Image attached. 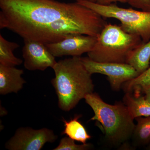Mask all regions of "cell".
<instances>
[{"label":"cell","instance_id":"cell-7","mask_svg":"<svg viewBox=\"0 0 150 150\" xmlns=\"http://www.w3.org/2000/svg\"><path fill=\"white\" fill-rule=\"evenodd\" d=\"M57 138L54 131L47 128L21 127L6 143L5 147L9 150H40L46 143H54Z\"/></svg>","mask_w":150,"mask_h":150},{"label":"cell","instance_id":"cell-6","mask_svg":"<svg viewBox=\"0 0 150 150\" xmlns=\"http://www.w3.org/2000/svg\"><path fill=\"white\" fill-rule=\"evenodd\" d=\"M82 62L91 74H100L108 78L112 90L118 91L122 85L139 76L137 71L127 63L98 62L88 57H81Z\"/></svg>","mask_w":150,"mask_h":150},{"label":"cell","instance_id":"cell-12","mask_svg":"<svg viewBox=\"0 0 150 150\" xmlns=\"http://www.w3.org/2000/svg\"><path fill=\"white\" fill-rule=\"evenodd\" d=\"M150 62V40L134 49L126 63L132 66L139 75L149 67Z\"/></svg>","mask_w":150,"mask_h":150},{"label":"cell","instance_id":"cell-16","mask_svg":"<svg viewBox=\"0 0 150 150\" xmlns=\"http://www.w3.org/2000/svg\"><path fill=\"white\" fill-rule=\"evenodd\" d=\"M123 85L126 92L133 91L135 96H141L143 90L150 86V67L137 77L125 83Z\"/></svg>","mask_w":150,"mask_h":150},{"label":"cell","instance_id":"cell-5","mask_svg":"<svg viewBox=\"0 0 150 150\" xmlns=\"http://www.w3.org/2000/svg\"><path fill=\"white\" fill-rule=\"evenodd\" d=\"M76 2L94 11L104 18L118 20L124 31L139 35L144 43L150 40V11L123 8L113 3L101 5L86 0H77Z\"/></svg>","mask_w":150,"mask_h":150},{"label":"cell","instance_id":"cell-13","mask_svg":"<svg viewBox=\"0 0 150 150\" xmlns=\"http://www.w3.org/2000/svg\"><path fill=\"white\" fill-rule=\"evenodd\" d=\"M81 115L75 116L74 118L67 121L63 118L64 123V129L62 131V135H67L71 139L82 144H86L87 141L91 138L88 133L83 125L79 121Z\"/></svg>","mask_w":150,"mask_h":150},{"label":"cell","instance_id":"cell-8","mask_svg":"<svg viewBox=\"0 0 150 150\" xmlns=\"http://www.w3.org/2000/svg\"><path fill=\"white\" fill-rule=\"evenodd\" d=\"M97 37L81 34H72L59 42L46 44L55 57L64 56L81 57L93 48Z\"/></svg>","mask_w":150,"mask_h":150},{"label":"cell","instance_id":"cell-4","mask_svg":"<svg viewBox=\"0 0 150 150\" xmlns=\"http://www.w3.org/2000/svg\"><path fill=\"white\" fill-rule=\"evenodd\" d=\"M144 43L139 35L127 33L120 25L107 23L88 57L96 62L126 63L134 49Z\"/></svg>","mask_w":150,"mask_h":150},{"label":"cell","instance_id":"cell-18","mask_svg":"<svg viewBox=\"0 0 150 150\" xmlns=\"http://www.w3.org/2000/svg\"><path fill=\"white\" fill-rule=\"evenodd\" d=\"M127 3L133 7L150 11V0H128Z\"/></svg>","mask_w":150,"mask_h":150},{"label":"cell","instance_id":"cell-14","mask_svg":"<svg viewBox=\"0 0 150 150\" xmlns=\"http://www.w3.org/2000/svg\"><path fill=\"white\" fill-rule=\"evenodd\" d=\"M17 43L11 42L0 35V64L15 67L22 64L21 59L14 56L13 51L19 47Z\"/></svg>","mask_w":150,"mask_h":150},{"label":"cell","instance_id":"cell-19","mask_svg":"<svg viewBox=\"0 0 150 150\" xmlns=\"http://www.w3.org/2000/svg\"><path fill=\"white\" fill-rule=\"evenodd\" d=\"M128 0H97L96 3L101 5H108L112 3L121 2L122 3H128Z\"/></svg>","mask_w":150,"mask_h":150},{"label":"cell","instance_id":"cell-9","mask_svg":"<svg viewBox=\"0 0 150 150\" xmlns=\"http://www.w3.org/2000/svg\"><path fill=\"white\" fill-rule=\"evenodd\" d=\"M24 42L22 51L26 69L43 71L49 67L53 69L57 62L45 44L28 39H24Z\"/></svg>","mask_w":150,"mask_h":150},{"label":"cell","instance_id":"cell-10","mask_svg":"<svg viewBox=\"0 0 150 150\" xmlns=\"http://www.w3.org/2000/svg\"><path fill=\"white\" fill-rule=\"evenodd\" d=\"M23 70L0 64V94L17 93L23 88L25 81L22 77Z\"/></svg>","mask_w":150,"mask_h":150},{"label":"cell","instance_id":"cell-21","mask_svg":"<svg viewBox=\"0 0 150 150\" xmlns=\"http://www.w3.org/2000/svg\"><path fill=\"white\" fill-rule=\"evenodd\" d=\"M147 147V149L150 150V142L148 144Z\"/></svg>","mask_w":150,"mask_h":150},{"label":"cell","instance_id":"cell-22","mask_svg":"<svg viewBox=\"0 0 150 150\" xmlns=\"http://www.w3.org/2000/svg\"><path fill=\"white\" fill-rule=\"evenodd\" d=\"M86 1H89L92 2L96 3L97 0H86Z\"/></svg>","mask_w":150,"mask_h":150},{"label":"cell","instance_id":"cell-3","mask_svg":"<svg viewBox=\"0 0 150 150\" xmlns=\"http://www.w3.org/2000/svg\"><path fill=\"white\" fill-rule=\"evenodd\" d=\"M84 99L94 113L91 120L99 123L105 138L109 144L118 146L131 139L136 125L123 103L108 104L93 92L87 95Z\"/></svg>","mask_w":150,"mask_h":150},{"label":"cell","instance_id":"cell-11","mask_svg":"<svg viewBox=\"0 0 150 150\" xmlns=\"http://www.w3.org/2000/svg\"><path fill=\"white\" fill-rule=\"evenodd\" d=\"M123 100L134 119L138 117L150 116V102L145 96H136L132 93L126 92Z\"/></svg>","mask_w":150,"mask_h":150},{"label":"cell","instance_id":"cell-20","mask_svg":"<svg viewBox=\"0 0 150 150\" xmlns=\"http://www.w3.org/2000/svg\"><path fill=\"white\" fill-rule=\"evenodd\" d=\"M142 92H144L145 93V98L150 102V86L144 89Z\"/></svg>","mask_w":150,"mask_h":150},{"label":"cell","instance_id":"cell-2","mask_svg":"<svg viewBox=\"0 0 150 150\" xmlns=\"http://www.w3.org/2000/svg\"><path fill=\"white\" fill-rule=\"evenodd\" d=\"M53 69L55 76L51 82L58 97V106L62 110L70 111L87 95L93 92L92 75L84 66L81 57L60 60Z\"/></svg>","mask_w":150,"mask_h":150},{"label":"cell","instance_id":"cell-1","mask_svg":"<svg viewBox=\"0 0 150 150\" xmlns=\"http://www.w3.org/2000/svg\"><path fill=\"white\" fill-rule=\"evenodd\" d=\"M0 28L44 44L72 34L97 37L107 24L94 11L76 3L55 0H0Z\"/></svg>","mask_w":150,"mask_h":150},{"label":"cell","instance_id":"cell-17","mask_svg":"<svg viewBox=\"0 0 150 150\" xmlns=\"http://www.w3.org/2000/svg\"><path fill=\"white\" fill-rule=\"evenodd\" d=\"M74 140L69 137H65L62 138L60 143L54 150H88L92 149L93 145L90 144H77Z\"/></svg>","mask_w":150,"mask_h":150},{"label":"cell","instance_id":"cell-15","mask_svg":"<svg viewBox=\"0 0 150 150\" xmlns=\"http://www.w3.org/2000/svg\"><path fill=\"white\" fill-rule=\"evenodd\" d=\"M137 121L131 139L136 146L148 144L150 142V116L135 118Z\"/></svg>","mask_w":150,"mask_h":150}]
</instances>
